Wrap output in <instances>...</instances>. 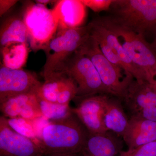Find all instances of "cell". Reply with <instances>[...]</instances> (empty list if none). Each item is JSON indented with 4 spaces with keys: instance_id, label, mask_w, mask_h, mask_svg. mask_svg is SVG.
Returning <instances> with one entry per match:
<instances>
[{
    "instance_id": "cell-25",
    "label": "cell",
    "mask_w": 156,
    "mask_h": 156,
    "mask_svg": "<svg viewBox=\"0 0 156 156\" xmlns=\"http://www.w3.org/2000/svg\"><path fill=\"white\" fill-rule=\"evenodd\" d=\"M131 116L140 117L156 122V106L144 108L130 116Z\"/></svg>"
},
{
    "instance_id": "cell-30",
    "label": "cell",
    "mask_w": 156,
    "mask_h": 156,
    "mask_svg": "<svg viewBox=\"0 0 156 156\" xmlns=\"http://www.w3.org/2000/svg\"><path fill=\"white\" fill-rule=\"evenodd\" d=\"M154 85H155L156 86V76L155 78L154 82Z\"/></svg>"
},
{
    "instance_id": "cell-21",
    "label": "cell",
    "mask_w": 156,
    "mask_h": 156,
    "mask_svg": "<svg viewBox=\"0 0 156 156\" xmlns=\"http://www.w3.org/2000/svg\"><path fill=\"white\" fill-rule=\"evenodd\" d=\"M38 96V95H37ZM42 116L46 119L56 120L66 118L72 114L69 105H61L44 100L38 96Z\"/></svg>"
},
{
    "instance_id": "cell-4",
    "label": "cell",
    "mask_w": 156,
    "mask_h": 156,
    "mask_svg": "<svg viewBox=\"0 0 156 156\" xmlns=\"http://www.w3.org/2000/svg\"><path fill=\"white\" fill-rule=\"evenodd\" d=\"M92 24L57 30L45 50L46 60L43 76L58 71L63 63L90 36Z\"/></svg>"
},
{
    "instance_id": "cell-5",
    "label": "cell",
    "mask_w": 156,
    "mask_h": 156,
    "mask_svg": "<svg viewBox=\"0 0 156 156\" xmlns=\"http://www.w3.org/2000/svg\"><path fill=\"white\" fill-rule=\"evenodd\" d=\"M22 15L27 28L30 47L35 52L44 51L58 30V20L53 10L28 2L23 6Z\"/></svg>"
},
{
    "instance_id": "cell-8",
    "label": "cell",
    "mask_w": 156,
    "mask_h": 156,
    "mask_svg": "<svg viewBox=\"0 0 156 156\" xmlns=\"http://www.w3.org/2000/svg\"><path fill=\"white\" fill-rule=\"evenodd\" d=\"M109 97L107 94H98L76 97L74 99L77 106L72 108V111L89 134H101L108 131L105 127L104 119Z\"/></svg>"
},
{
    "instance_id": "cell-7",
    "label": "cell",
    "mask_w": 156,
    "mask_h": 156,
    "mask_svg": "<svg viewBox=\"0 0 156 156\" xmlns=\"http://www.w3.org/2000/svg\"><path fill=\"white\" fill-rule=\"evenodd\" d=\"M57 72L66 73L73 79L77 86L76 97L110 95L92 62L78 50L68 58Z\"/></svg>"
},
{
    "instance_id": "cell-6",
    "label": "cell",
    "mask_w": 156,
    "mask_h": 156,
    "mask_svg": "<svg viewBox=\"0 0 156 156\" xmlns=\"http://www.w3.org/2000/svg\"><path fill=\"white\" fill-rule=\"evenodd\" d=\"M78 51L92 62L110 95L122 100L128 85L134 79L133 77L123 76L124 71L113 64L104 56L97 42L91 35Z\"/></svg>"
},
{
    "instance_id": "cell-3",
    "label": "cell",
    "mask_w": 156,
    "mask_h": 156,
    "mask_svg": "<svg viewBox=\"0 0 156 156\" xmlns=\"http://www.w3.org/2000/svg\"><path fill=\"white\" fill-rule=\"evenodd\" d=\"M110 10L108 17L130 30L156 32V0H114Z\"/></svg>"
},
{
    "instance_id": "cell-26",
    "label": "cell",
    "mask_w": 156,
    "mask_h": 156,
    "mask_svg": "<svg viewBox=\"0 0 156 156\" xmlns=\"http://www.w3.org/2000/svg\"><path fill=\"white\" fill-rule=\"evenodd\" d=\"M18 2L16 0H0V16H3Z\"/></svg>"
},
{
    "instance_id": "cell-22",
    "label": "cell",
    "mask_w": 156,
    "mask_h": 156,
    "mask_svg": "<svg viewBox=\"0 0 156 156\" xmlns=\"http://www.w3.org/2000/svg\"><path fill=\"white\" fill-rule=\"evenodd\" d=\"M7 119L9 126L14 131L23 136L39 142V140L37 137L33 127L30 123L29 120L20 117Z\"/></svg>"
},
{
    "instance_id": "cell-16",
    "label": "cell",
    "mask_w": 156,
    "mask_h": 156,
    "mask_svg": "<svg viewBox=\"0 0 156 156\" xmlns=\"http://www.w3.org/2000/svg\"><path fill=\"white\" fill-rule=\"evenodd\" d=\"M128 149L156 140V122L140 117L129 118L128 128L122 136Z\"/></svg>"
},
{
    "instance_id": "cell-19",
    "label": "cell",
    "mask_w": 156,
    "mask_h": 156,
    "mask_svg": "<svg viewBox=\"0 0 156 156\" xmlns=\"http://www.w3.org/2000/svg\"><path fill=\"white\" fill-rule=\"evenodd\" d=\"M122 103V101L116 97H109L104 119L108 130L121 137L128 128L129 120Z\"/></svg>"
},
{
    "instance_id": "cell-11",
    "label": "cell",
    "mask_w": 156,
    "mask_h": 156,
    "mask_svg": "<svg viewBox=\"0 0 156 156\" xmlns=\"http://www.w3.org/2000/svg\"><path fill=\"white\" fill-rule=\"evenodd\" d=\"M44 155L39 143L14 131L7 118L0 117V156Z\"/></svg>"
},
{
    "instance_id": "cell-13",
    "label": "cell",
    "mask_w": 156,
    "mask_h": 156,
    "mask_svg": "<svg viewBox=\"0 0 156 156\" xmlns=\"http://www.w3.org/2000/svg\"><path fill=\"white\" fill-rule=\"evenodd\" d=\"M0 108L3 116L9 119L20 117L30 121L43 117L36 92L10 98L0 104Z\"/></svg>"
},
{
    "instance_id": "cell-1",
    "label": "cell",
    "mask_w": 156,
    "mask_h": 156,
    "mask_svg": "<svg viewBox=\"0 0 156 156\" xmlns=\"http://www.w3.org/2000/svg\"><path fill=\"white\" fill-rule=\"evenodd\" d=\"M89 135L87 128L73 113L66 118L47 123L42 128L39 145L44 155H78Z\"/></svg>"
},
{
    "instance_id": "cell-18",
    "label": "cell",
    "mask_w": 156,
    "mask_h": 156,
    "mask_svg": "<svg viewBox=\"0 0 156 156\" xmlns=\"http://www.w3.org/2000/svg\"><path fill=\"white\" fill-rule=\"evenodd\" d=\"M13 43L28 44L27 28L22 14L11 15L4 20L1 23V48Z\"/></svg>"
},
{
    "instance_id": "cell-10",
    "label": "cell",
    "mask_w": 156,
    "mask_h": 156,
    "mask_svg": "<svg viewBox=\"0 0 156 156\" xmlns=\"http://www.w3.org/2000/svg\"><path fill=\"white\" fill-rule=\"evenodd\" d=\"M90 35L100 47L109 48L119 60L126 75L131 76L137 81H147L145 76L134 64L114 33L97 18L91 21Z\"/></svg>"
},
{
    "instance_id": "cell-27",
    "label": "cell",
    "mask_w": 156,
    "mask_h": 156,
    "mask_svg": "<svg viewBox=\"0 0 156 156\" xmlns=\"http://www.w3.org/2000/svg\"><path fill=\"white\" fill-rule=\"evenodd\" d=\"M35 3L37 4H40V5H42L46 6L48 4L50 3L56 2L57 1H51V0H37L35 1Z\"/></svg>"
},
{
    "instance_id": "cell-28",
    "label": "cell",
    "mask_w": 156,
    "mask_h": 156,
    "mask_svg": "<svg viewBox=\"0 0 156 156\" xmlns=\"http://www.w3.org/2000/svg\"><path fill=\"white\" fill-rule=\"evenodd\" d=\"M44 156H79L78 155H45Z\"/></svg>"
},
{
    "instance_id": "cell-9",
    "label": "cell",
    "mask_w": 156,
    "mask_h": 156,
    "mask_svg": "<svg viewBox=\"0 0 156 156\" xmlns=\"http://www.w3.org/2000/svg\"><path fill=\"white\" fill-rule=\"evenodd\" d=\"M42 83L34 73L23 69H14L1 65L0 104L20 94L38 93Z\"/></svg>"
},
{
    "instance_id": "cell-23",
    "label": "cell",
    "mask_w": 156,
    "mask_h": 156,
    "mask_svg": "<svg viewBox=\"0 0 156 156\" xmlns=\"http://www.w3.org/2000/svg\"><path fill=\"white\" fill-rule=\"evenodd\" d=\"M119 156H156V140L126 151H122Z\"/></svg>"
},
{
    "instance_id": "cell-20",
    "label": "cell",
    "mask_w": 156,
    "mask_h": 156,
    "mask_svg": "<svg viewBox=\"0 0 156 156\" xmlns=\"http://www.w3.org/2000/svg\"><path fill=\"white\" fill-rule=\"evenodd\" d=\"M28 44L13 43L1 48L2 64L11 69H22L28 57Z\"/></svg>"
},
{
    "instance_id": "cell-12",
    "label": "cell",
    "mask_w": 156,
    "mask_h": 156,
    "mask_svg": "<svg viewBox=\"0 0 156 156\" xmlns=\"http://www.w3.org/2000/svg\"><path fill=\"white\" fill-rule=\"evenodd\" d=\"M44 78V82L39 89L38 97L61 105H69L77 94V86L73 78L62 72H56Z\"/></svg>"
},
{
    "instance_id": "cell-15",
    "label": "cell",
    "mask_w": 156,
    "mask_h": 156,
    "mask_svg": "<svg viewBox=\"0 0 156 156\" xmlns=\"http://www.w3.org/2000/svg\"><path fill=\"white\" fill-rule=\"evenodd\" d=\"M122 137L112 131L89 134L79 156H117L124 146Z\"/></svg>"
},
{
    "instance_id": "cell-2",
    "label": "cell",
    "mask_w": 156,
    "mask_h": 156,
    "mask_svg": "<svg viewBox=\"0 0 156 156\" xmlns=\"http://www.w3.org/2000/svg\"><path fill=\"white\" fill-rule=\"evenodd\" d=\"M98 18L119 38L129 58L145 76L146 80L154 84L156 76V52L146 41L144 36L120 25L108 16Z\"/></svg>"
},
{
    "instance_id": "cell-29",
    "label": "cell",
    "mask_w": 156,
    "mask_h": 156,
    "mask_svg": "<svg viewBox=\"0 0 156 156\" xmlns=\"http://www.w3.org/2000/svg\"><path fill=\"white\" fill-rule=\"evenodd\" d=\"M151 46L152 47V48H155L156 47V36L154 40V41L152 42L151 44Z\"/></svg>"
},
{
    "instance_id": "cell-17",
    "label": "cell",
    "mask_w": 156,
    "mask_h": 156,
    "mask_svg": "<svg viewBox=\"0 0 156 156\" xmlns=\"http://www.w3.org/2000/svg\"><path fill=\"white\" fill-rule=\"evenodd\" d=\"M85 7L81 0L57 1L52 10L58 20V30L83 26Z\"/></svg>"
},
{
    "instance_id": "cell-24",
    "label": "cell",
    "mask_w": 156,
    "mask_h": 156,
    "mask_svg": "<svg viewBox=\"0 0 156 156\" xmlns=\"http://www.w3.org/2000/svg\"><path fill=\"white\" fill-rule=\"evenodd\" d=\"M114 1V0H113ZM113 0H81L82 3L96 13L110 10Z\"/></svg>"
},
{
    "instance_id": "cell-14",
    "label": "cell",
    "mask_w": 156,
    "mask_h": 156,
    "mask_svg": "<svg viewBox=\"0 0 156 156\" xmlns=\"http://www.w3.org/2000/svg\"><path fill=\"white\" fill-rule=\"evenodd\" d=\"M121 101L130 116L144 108L156 106V86L148 81L132 79Z\"/></svg>"
}]
</instances>
